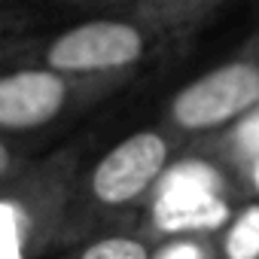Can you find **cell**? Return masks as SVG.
<instances>
[{"mask_svg": "<svg viewBox=\"0 0 259 259\" xmlns=\"http://www.w3.org/2000/svg\"><path fill=\"white\" fill-rule=\"evenodd\" d=\"M79 168L82 150L70 144L31 156L0 180V259H52L64 250Z\"/></svg>", "mask_w": 259, "mask_h": 259, "instance_id": "obj_1", "label": "cell"}, {"mask_svg": "<svg viewBox=\"0 0 259 259\" xmlns=\"http://www.w3.org/2000/svg\"><path fill=\"white\" fill-rule=\"evenodd\" d=\"M171 144L162 132H135L113 144L92 165H82L73 183L64 247L98 232L107 217L135 207L162 180Z\"/></svg>", "mask_w": 259, "mask_h": 259, "instance_id": "obj_2", "label": "cell"}, {"mask_svg": "<svg viewBox=\"0 0 259 259\" xmlns=\"http://www.w3.org/2000/svg\"><path fill=\"white\" fill-rule=\"evenodd\" d=\"M113 76H82L49 64H4L0 67V138L28 141L70 119L85 104L107 95Z\"/></svg>", "mask_w": 259, "mask_h": 259, "instance_id": "obj_3", "label": "cell"}, {"mask_svg": "<svg viewBox=\"0 0 259 259\" xmlns=\"http://www.w3.org/2000/svg\"><path fill=\"white\" fill-rule=\"evenodd\" d=\"M153 49L150 25L132 16H95L58 34H40L22 61L82 76H125ZM16 61V64H22Z\"/></svg>", "mask_w": 259, "mask_h": 259, "instance_id": "obj_4", "label": "cell"}, {"mask_svg": "<svg viewBox=\"0 0 259 259\" xmlns=\"http://www.w3.org/2000/svg\"><path fill=\"white\" fill-rule=\"evenodd\" d=\"M259 104V67L250 61L223 64L183 85L171 101V122L183 132H213Z\"/></svg>", "mask_w": 259, "mask_h": 259, "instance_id": "obj_5", "label": "cell"}, {"mask_svg": "<svg viewBox=\"0 0 259 259\" xmlns=\"http://www.w3.org/2000/svg\"><path fill=\"white\" fill-rule=\"evenodd\" d=\"M156 223L159 229L168 232H186V229H220L229 223V204L223 198H217L204 183L192 186V189H180L171 186V192H165L156 201Z\"/></svg>", "mask_w": 259, "mask_h": 259, "instance_id": "obj_6", "label": "cell"}, {"mask_svg": "<svg viewBox=\"0 0 259 259\" xmlns=\"http://www.w3.org/2000/svg\"><path fill=\"white\" fill-rule=\"evenodd\" d=\"M61 259H156L147 238L135 232H92L61 250Z\"/></svg>", "mask_w": 259, "mask_h": 259, "instance_id": "obj_7", "label": "cell"}, {"mask_svg": "<svg viewBox=\"0 0 259 259\" xmlns=\"http://www.w3.org/2000/svg\"><path fill=\"white\" fill-rule=\"evenodd\" d=\"M37 37V19L25 7H0V64L22 61Z\"/></svg>", "mask_w": 259, "mask_h": 259, "instance_id": "obj_8", "label": "cell"}, {"mask_svg": "<svg viewBox=\"0 0 259 259\" xmlns=\"http://www.w3.org/2000/svg\"><path fill=\"white\" fill-rule=\"evenodd\" d=\"M226 259H259V204H247L229 226Z\"/></svg>", "mask_w": 259, "mask_h": 259, "instance_id": "obj_9", "label": "cell"}, {"mask_svg": "<svg viewBox=\"0 0 259 259\" xmlns=\"http://www.w3.org/2000/svg\"><path fill=\"white\" fill-rule=\"evenodd\" d=\"M31 141H13V138H0V180L7 174L19 171L31 159Z\"/></svg>", "mask_w": 259, "mask_h": 259, "instance_id": "obj_10", "label": "cell"}, {"mask_svg": "<svg viewBox=\"0 0 259 259\" xmlns=\"http://www.w3.org/2000/svg\"><path fill=\"white\" fill-rule=\"evenodd\" d=\"M162 259H201V253L192 244H177V247H168L162 253Z\"/></svg>", "mask_w": 259, "mask_h": 259, "instance_id": "obj_11", "label": "cell"}, {"mask_svg": "<svg viewBox=\"0 0 259 259\" xmlns=\"http://www.w3.org/2000/svg\"><path fill=\"white\" fill-rule=\"evenodd\" d=\"M244 141H247L250 147H256V150H259V116L244 128Z\"/></svg>", "mask_w": 259, "mask_h": 259, "instance_id": "obj_12", "label": "cell"}, {"mask_svg": "<svg viewBox=\"0 0 259 259\" xmlns=\"http://www.w3.org/2000/svg\"><path fill=\"white\" fill-rule=\"evenodd\" d=\"M70 4H82V7H89V4H135V0H70Z\"/></svg>", "mask_w": 259, "mask_h": 259, "instance_id": "obj_13", "label": "cell"}, {"mask_svg": "<svg viewBox=\"0 0 259 259\" xmlns=\"http://www.w3.org/2000/svg\"><path fill=\"white\" fill-rule=\"evenodd\" d=\"M0 7H25V0H0Z\"/></svg>", "mask_w": 259, "mask_h": 259, "instance_id": "obj_14", "label": "cell"}, {"mask_svg": "<svg viewBox=\"0 0 259 259\" xmlns=\"http://www.w3.org/2000/svg\"><path fill=\"white\" fill-rule=\"evenodd\" d=\"M256 183H259V165H256Z\"/></svg>", "mask_w": 259, "mask_h": 259, "instance_id": "obj_15", "label": "cell"}]
</instances>
